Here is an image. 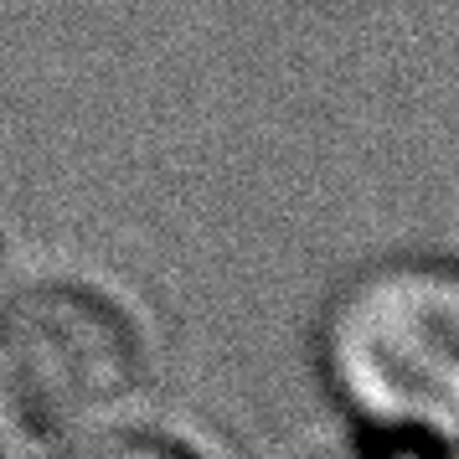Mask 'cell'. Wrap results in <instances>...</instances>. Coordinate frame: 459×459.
<instances>
[{
	"label": "cell",
	"mask_w": 459,
	"mask_h": 459,
	"mask_svg": "<svg viewBox=\"0 0 459 459\" xmlns=\"http://www.w3.org/2000/svg\"><path fill=\"white\" fill-rule=\"evenodd\" d=\"M335 403L403 444L459 438V258H387L356 273L320 320Z\"/></svg>",
	"instance_id": "obj_1"
},
{
	"label": "cell",
	"mask_w": 459,
	"mask_h": 459,
	"mask_svg": "<svg viewBox=\"0 0 459 459\" xmlns=\"http://www.w3.org/2000/svg\"><path fill=\"white\" fill-rule=\"evenodd\" d=\"M145 387V335L88 284H31L0 305V444L67 449L114 429Z\"/></svg>",
	"instance_id": "obj_2"
},
{
	"label": "cell",
	"mask_w": 459,
	"mask_h": 459,
	"mask_svg": "<svg viewBox=\"0 0 459 459\" xmlns=\"http://www.w3.org/2000/svg\"><path fill=\"white\" fill-rule=\"evenodd\" d=\"M52 459H207L196 455L186 438H170V434H150V429H99V434L78 438L57 449Z\"/></svg>",
	"instance_id": "obj_3"
},
{
	"label": "cell",
	"mask_w": 459,
	"mask_h": 459,
	"mask_svg": "<svg viewBox=\"0 0 459 459\" xmlns=\"http://www.w3.org/2000/svg\"><path fill=\"white\" fill-rule=\"evenodd\" d=\"M325 459H397V455H367L361 449V455H325Z\"/></svg>",
	"instance_id": "obj_4"
},
{
	"label": "cell",
	"mask_w": 459,
	"mask_h": 459,
	"mask_svg": "<svg viewBox=\"0 0 459 459\" xmlns=\"http://www.w3.org/2000/svg\"><path fill=\"white\" fill-rule=\"evenodd\" d=\"M455 459H459V455H455Z\"/></svg>",
	"instance_id": "obj_5"
}]
</instances>
